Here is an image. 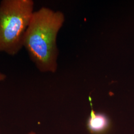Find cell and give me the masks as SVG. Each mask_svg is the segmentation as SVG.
<instances>
[{"instance_id": "obj_3", "label": "cell", "mask_w": 134, "mask_h": 134, "mask_svg": "<svg viewBox=\"0 0 134 134\" xmlns=\"http://www.w3.org/2000/svg\"><path fill=\"white\" fill-rule=\"evenodd\" d=\"M109 121L107 117L102 113H96L91 110V116L88 120V128L92 133H99L107 129Z\"/></svg>"}, {"instance_id": "obj_5", "label": "cell", "mask_w": 134, "mask_h": 134, "mask_svg": "<svg viewBox=\"0 0 134 134\" xmlns=\"http://www.w3.org/2000/svg\"><path fill=\"white\" fill-rule=\"evenodd\" d=\"M27 134H37L36 133H34V132H30V133H29Z\"/></svg>"}, {"instance_id": "obj_1", "label": "cell", "mask_w": 134, "mask_h": 134, "mask_svg": "<svg viewBox=\"0 0 134 134\" xmlns=\"http://www.w3.org/2000/svg\"><path fill=\"white\" fill-rule=\"evenodd\" d=\"M64 21V14L60 11L42 7L34 12L24 34L23 47L40 72L57 71V37Z\"/></svg>"}, {"instance_id": "obj_4", "label": "cell", "mask_w": 134, "mask_h": 134, "mask_svg": "<svg viewBox=\"0 0 134 134\" xmlns=\"http://www.w3.org/2000/svg\"><path fill=\"white\" fill-rule=\"evenodd\" d=\"M7 78V76L5 74L0 72V81H3Z\"/></svg>"}, {"instance_id": "obj_2", "label": "cell", "mask_w": 134, "mask_h": 134, "mask_svg": "<svg viewBox=\"0 0 134 134\" xmlns=\"http://www.w3.org/2000/svg\"><path fill=\"white\" fill-rule=\"evenodd\" d=\"M32 0L0 2V52L14 56L23 47L24 34L34 11Z\"/></svg>"}]
</instances>
